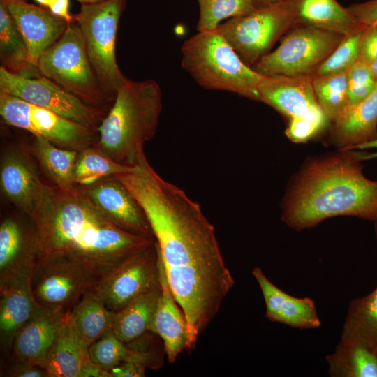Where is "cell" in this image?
<instances>
[{"mask_svg": "<svg viewBox=\"0 0 377 377\" xmlns=\"http://www.w3.org/2000/svg\"><path fill=\"white\" fill-rule=\"evenodd\" d=\"M116 177L150 224L169 287L186 320L187 348H193L234 286L214 228L199 204L156 172L144 150L131 171Z\"/></svg>", "mask_w": 377, "mask_h": 377, "instance_id": "6da1fadb", "label": "cell"}, {"mask_svg": "<svg viewBox=\"0 0 377 377\" xmlns=\"http://www.w3.org/2000/svg\"><path fill=\"white\" fill-rule=\"evenodd\" d=\"M31 219L37 260H67L96 282L127 256L155 242L112 221L78 186L45 184Z\"/></svg>", "mask_w": 377, "mask_h": 377, "instance_id": "7a4b0ae2", "label": "cell"}, {"mask_svg": "<svg viewBox=\"0 0 377 377\" xmlns=\"http://www.w3.org/2000/svg\"><path fill=\"white\" fill-rule=\"evenodd\" d=\"M337 216L373 221L377 217V181L364 175L359 160L352 154L326 156L309 163L283 205V220L296 230Z\"/></svg>", "mask_w": 377, "mask_h": 377, "instance_id": "3957f363", "label": "cell"}, {"mask_svg": "<svg viewBox=\"0 0 377 377\" xmlns=\"http://www.w3.org/2000/svg\"><path fill=\"white\" fill-rule=\"evenodd\" d=\"M161 110V90L155 80L125 77L97 128L94 145L115 161L134 165L145 144L156 134Z\"/></svg>", "mask_w": 377, "mask_h": 377, "instance_id": "277c9868", "label": "cell"}, {"mask_svg": "<svg viewBox=\"0 0 377 377\" xmlns=\"http://www.w3.org/2000/svg\"><path fill=\"white\" fill-rule=\"evenodd\" d=\"M182 66L201 87L260 101L263 75L245 64L217 30L198 31L182 46Z\"/></svg>", "mask_w": 377, "mask_h": 377, "instance_id": "5b68a950", "label": "cell"}, {"mask_svg": "<svg viewBox=\"0 0 377 377\" xmlns=\"http://www.w3.org/2000/svg\"><path fill=\"white\" fill-rule=\"evenodd\" d=\"M37 69L41 76L90 106L108 112L113 104L99 84L75 20L40 56Z\"/></svg>", "mask_w": 377, "mask_h": 377, "instance_id": "8992f818", "label": "cell"}, {"mask_svg": "<svg viewBox=\"0 0 377 377\" xmlns=\"http://www.w3.org/2000/svg\"><path fill=\"white\" fill-rule=\"evenodd\" d=\"M126 3V0H109L82 4L79 12L73 15L99 84L113 102L126 77L116 58L117 33Z\"/></svg>", "mask_w": 377, "mask_h": 377, "instance_id": "52a82bcc", "label": "cell"}, {"mask_svg": "<svg viewBox=\"0 0 377 377\" xmlns=\"http://www.w3.org/2000/svg\"><path fill=\"white\" fill-rule=\"evenodd\" d=\"M279 47L262 57L252 68L263 76L311 75L346 35L295 25Z\"/></svg>", "mask_w": 377, "mask_h": 377, "instance_id": "ba28073f", "label": "cell"}, {"mask_svg": "<svg viewBox=\"0 0 377 377\" xmlns=\"http://www.w3.org/2000/svg\"><path fill=\"white\" fill-rule=\"evenodd\" d=\"M293 26L292 8L287 0H281L247 15L230 18L216 29L243 61L250 65L269 53L279 38Z\"/></svg>", "mask_w": 377, "mask_h": 377, "instance_id": "9c48e42d", "label": "cell"}, {"mask_svg": "<svg viewBox=\"0 0 377 377\" xmlns=\"http://www.w3.org/2000/svg\"><path fill=\"white\" fill-rule=\"evenodd\" d=\"M0 114L8 125L55 145L81 151L94 145L97 129L71 121L20 98L0 92Z\"/></svg>", "mask_w": 377, "mask_h": 377, "instance_id": "30bf717a", "label": "cell"}, {"mask_svg": "<svg viewBox=\"0 0 377 377\" xmlns=\"http://www.w3.org/2000/svg\"><path fill=\"white\" fill-rule=\"evenodd\" d=\"M161 263L155 240L121 260L93 288L106 307L116 313L138 297L161 286Z\"/></svg>", "mask_w": 377, "mask_h": 377, "instance_id": "8fae6325", "label": "cell"}, {"mask_svg": "<svg viewBox=\"0 0 377 377\" xmlns=\"http://www.w3.org/2000/svg\"><path fill=\"white\" fill-rule=\"evenodd\" d=\"M0 92L50 110L71 121L98 128L106 112L90 106L43 76L26 77L0 67Z\"/></svg>", "mask_w": 377, "mask_h": 377, "instance_id": "7c38bea8", "label": "cell"}, {"mask_svg": "<svg viewBox=\"0 0 377 377\" xmlns=\"http://www.w3.org/2000/svg\"><path fill=\"white\" fill-rule=\"evenodd\" d=\"M96 283L82 268L61 259L37 260L31 276L38 305L64 313H68Z\"/></svg>", "mask_w": 377, "mask_h": 377, "instance_id": "4fadbf2b", "label": "cell"}, {"mask_svg": "<svg viewBox=\"0 0 377 377\" xmlns=\"http://www.w3.org/2000/svg\"><path fill=\"white\" fill-rule=\"evenodd\" d=\"M36 260L33 220L27 225L13 216L4 218L0 224V289L31 277Z\"/></svg>", "mask_w": 377, "mask_h": 377, "instance_id": "5bb4252c", "label": "cell"}, {"mask_svg": "<svg viewBox=\"0 0 377 377\" xmlns=\"http://www.w3.org/2000/svg\"><path fill=\"white\" fill-rule=\"evenodd\" d=\"M80 188L112 221L129 232L154 238L142 208L116 176Z\"/></svg>", "mask_w": 377, "mask_h": 377, "instance_id": "9a60e30c", "label": "cell"}, {"mask_svg": "<svg viewBox=\"0 0 377 377\" xmlns=\"http://www.w3.org/2000/svg\"><path fill=\"white\" fill-rule=\"evenodd\" d=\"M1 1L27 43L31 66L37 69L40 56L61 37L70 22L24 1Z\"/></svg>", "mask_w": 377, "mask_h": 377, "instance_id": "2e32d148", "label": "cell"}, {"mask_svg": "<svg viewBox=\"0 0 377 377\" xmlns=\"http://www.w3.org/2000/svg\"><path fill=\"white\" fill-rule=\"evenodd\" d=\"M0 185L3 195L31 218L45 184L40 180L33 163L24 151L13 148L1 156Z\"/></svg>", "mask_w": 377, "mask_h": 377, "instance_id": "e0dca14e", "label": "cell"}, {"mask_svg": "<svg viewBox=\"0 0 377 377\" xmlns=\"http://www.w3.org/2000/svg\"><path fill=\"white\" fill-rule=\"evenodd\" d=\"M68 313L40 306L15 337L8 356L10 362L43 367Z\"/></svg>", "mask_w": 377, "mask_h": 377, "instance_id": "ac0fdd59", "label": "cell"}, {"mask_svg": "<svg viewBox=\"0 0 377 377\" xmlns=\"http://www.w3.org/2000/svg\"><path fill=\"white\" fill-rule=\"evenodd\" d=\"M258 89L263 102L291 119L318 105L311 75L263 76Z\"/></svg>", "mask_w": 377, "mask_h": 377, "instance_id": "d6986e66", "label": "cell"}, {"mask_svg": "<svg viewBox=\"0 0 377 377\" xmlns=\"http://www.w3.org/2000/svg\"><path fill=\"white\" fill-rule=\"evenodd\" d=\"M43 367L49 377H112L91 361L88 347L74 330L69 313Z\"/></svg>", "mask_w": 377, "mask_h": 377, "instance_id": "ffe728a7", "label": "cell"}, {"mask_svg": "<svg viewBox=\"0 0 377 377\" xmlns=\"http://www.w3.org/2000/svg\"><path fill=\"white\" fill-rule=\"evenodd\" d=\"M252 273L261 289L268 319L300 329L320 325L313 300L286 293L272 283L259 267H254Z\"/></svg>", "mask_w": 377, "mask_h": 377, "instance_id": "44dd1931", "label": "cell"}, {"mask_svg": "<svg viewBox=\"0 0 377 377\" xmlns=\"http://www.w3.org/2000/svg\"><path fill=\"white\" fill-rule=\"evenodd\" d=\"M0 338L3 353L9 356L13 339L39 308L31 286V277L19 279L0 289Z\"/></svg>", "mask_w": 377, "mask_h": 377, "instance_id": "7402d4cb", "label": "cell"}, {"mask_svg": "<svg viewBox=\"0 0 377 377\" xmlns=\"http://www.w3.org/2000/svg\"><path fill=\"white\" fill-rule=\"evenodd\" d=\"M161 286V295L154 313L151 332L161 338L168 360L170 363H172L179 353L184 348H187L188 328L184 314L169 287L162 260Z\"/></svg>", "mask_w": 377, "mask_h": 377, "instance_id": "603a6c76", "label": "cell"}, {"mask_svg": "<svg viewBox=\"0 0 377 377\" xmlns=\"http://www.w3.org/2000/svg\"><path fill=\"white\" fill-rule=\"evenodd\" d=\"M332 138L342 149H354L377 138V87L360 103L330 122Z\"/></svg>", "mask_w": 377, "mask_h": 377, "instance_id": "cb8c5ba5", "label": "cell"}, {"mask_svg": "<svg viewBox=\"0 0 377 377\" xmlns=\"http://www.w3.org/2000/svg\"><path fill=\"white\" fill-rule=\"evenodd\" d=\"M294 15L295 25H304L348 35L360 27L347 7L337 0H287Z\"/></svg>", "mask_w": 377, "mask_h": 377, "instance_id": "d4e9b609", "label": "cell"}, {"mask_svg": "<svg viewBox=\"0 0 377 377\" xmlns=\"http://www.w3.org/2000/svg\"><path fill=\"white\" fill-rule=\"evenodd\" d=\"M115 312L109 310L94 288L87 290L69 313L74 330L89 347L112 330Z\"/></svg>", "mask_w": 377, "mask_h": 377, "instance_id": "484cf974", "label": "cell"}, {"mask_svg": "<svg viewBox=\"0 0 377 377\" xmlns=\"http://www.w3.org/2000/svg\"><path fill=\"white\" fill-rule=\"evenodd\" d=\"M161 286L138 297L115 313L112 331L127 343L149 332L161 295Z\"/></svg>", "mask_w": 377, "mask_h": 377, "instance_id": "4316f807", "label": "cell"}, {"mask_svg": "<svg viewBox=\"0 0 377 377\" xmlns=\"http://www.w3.org/2000/svg\"><path fill=\"white\" fill-rule=\"evenodd\" d=\"M0 60L8 71L26 77L40 76L29 62L27 43L16 23L0 0Z\"/></svg>", "mask_w": 377, "mask_h": 377, "instance_id": "83f0119b", "label": "cell"}, {"mask_svg": "<svg viewBox=\"0 0 377 377\" xmlns=\"http://www.w3.org/2000/svg\"><path fill=\"white\" fill-rule=\"evenodd\" d=\"M333 377H377V353L364 343L341 339L326 357Z\"/></svg>", "mask_w": 377, "mask_h": 377, "instance_id": "f1b7e54d", "label": "cell"}, {"mask_svg": "<svg viewBox=\"0 0 377 377\" xmlns=\"http://www.w3.org/2000/svg\"><path fill=\"white\" fill-rule=\"evenodd\" d=\"M80 151L59 147L52 142L35 137L33 152L41 168L53 185L64 189L77 187L74 170Z\"/></svg>", "mask_w": 377, "mask_h": 377, "instance_id": "f546056e", "label": "cell"}, {"mask_svg": "<svg viewBox=\"0 0 377 377\" xmlns=\"http://www.w3.org/2000/svg\"><path fill=\"white\" fill-rule=\"evenodd\" d=\"M341 338L360 341L377 353V288L350 302Z\"/></svg>", "mask_w": 377, "mask_h": 377, "instance_id": "4dcf8cb0", "label": "cell"}, {"mask_svg": "<svg viewBox=\"0 0 377 377\" xmlns=\"http://www.w3.org/2000/svg\"><path fill=\"white\" fill-rule=\"evenodd\" d=\"M133 168L115 161L94 145L79 151L74 182L77 186L86 187L105 178L128 172Z\"/></svg>", "mask_w": 377, "mask_h": 377, "instance_id": "1f68e13d", "label": "cell"}, {"mask_svg": "<svg viewBox=\"0 0 377 377\" xmlns=\"http://www.w3.org/2000/svg\"><path fill=\"white\" fill-rule=\"evenodd\" d=\"M311 77L318 103L330 123L349 105L347 71Z\"/></svg>", "mask_w": 377, "mask_h": 377, "instance_id": "d6a6232c", "label": "cell"}, {"mask_svg": "<svg viewBox=\"0 0 377 377\" xmlns=\"http://www.w3.org/2000/svg\"><path fill=\"white\" fill-rule=\"evenodd\" d=\"M198 31L216 29L226 19L247 15L256 8L254 0H198Z\"/></svg>", "mask_w": 377, "mask_h": 377, "instance_id": "836d02e7", "label": "cell"}, {"mask_svg": "<svg viewBox=\"0 0 377 377\" xmlns=\"http://www.w3.org/2000/svg\"><path fill=\"white\" fill-rule=\"evenodd\" d=\"M365 26L346 35L311 76L346 72L359 59L360 43Z\"/></svg>", "mask_w": 377, "mask_h": 377, "instance_id": "e575fe53", "label": "cell"}, {"mask_svg": "<svg viewBox=\"0 0 377 377\" xmlns=\"http://www.w3.org/2000/svg\"><path fill=\"white\" fill-rule=\"evenodd\" d=\"M88 354L95 365L110 372L131 358L132 349L110 330L88 347Z\"/></svg>", "mask_w": 377, "mask_h": 377, "instance_id": "d590c367", "label": "cell"}, {"mask_svg": "<svg viewBox=\"0 0 377 377\" xmlns=\"http://www.w3.org/2000/svg\"><path fill=\"white\" fill-rule=\"evenodd\" d=\"M330 123L318 105L306 113L289 119L286 135L295 143H304L316 136Z\"/></svg>", "mask_w": 377, "mask_h": 377, "instance_id": "8d00e7d4", "label": "cell"}, {"mask_svg": "<svg viewBox=\"0 0 377 377\" xmlns=\"http://www.w3.org/2000/svg\"><path fill=\"white\" fill-rule=\"evenodd\" d=\"M349 106L356 105L369 96L377 87L369 65L357 61L347 71Z\"/></svg>", "mask_w": 377, "mask_h": 377, "instance_id": "74e56055", "label": "cell"}, {"mask_svg": "<svg viewBox=\"0 0 377 377\" xmlns=\"http://www.w3.org/2000/svg\"><path fill=\"white\" fill-rule=\"evenodd\" d=\"M377 59V24L369 25L363 31L358 61L369 64Z\"/></svg>", "mask_w": 377, "mask_h": 377, "instance_id": "f35d334b", "label": "cell"}, {"mask_svg": "<svg viewBox=\"0 0 377 377\" xmlns=\"http://www.w3.org/2000/svg\"><path fill=\"white\" fill-rule=\"evenodd\" d=\"M347 9L359 24L365 27L377 24V0L353 3Z\"/></svg>", "mask_w": 377, "mask_h": 377, "instance_id": "ab89813d", "label": "cell"}, {"mask_svg": "<svg viewBox=\"0 0 377 377\" xmlns=\"http://www.w3.org/2000/svg\"><path fill=\"white\" fill-rule=\"evenodd\" d=\"M5 374L11 377H49L43 367L21 362H10Z\"/></svg>", "mask_w": 377, "mask_h": 377, "instance_id": "60d3db41", "label": "cell"}, {"mask_svg": "<svg viewBox=\"0 0 377 377\" xmlns=\"http://www.w3.org/2000/svg\"><path fill=\"white\" fill-rule=\"evenodd\" d=\"M148 364L136 360H126L112 369L110 372L112 377H140L144 376Z\"/></svg>", "mask_w": 377, "mask_h": 377, "instance_id": "b9f144b4", "label": "cell"}, {"mask_svg": "<svg viewBox=\"0 0 377 377\" xmlns=\"http://www.w3.org/2000/svg\"><path fill=\"white\" fill-rule=\"evenodd\" d=\"M69 0H52L48 8L54 15L66 20L68 22L74 21L73 16L69 13Z\"/></svg>", "mask_w": 377, "mask_h": 377, "instance_id": "7bdbcfd3", "label": "cell"}, {"mask_svg": "<svg viewBox=\"0 0 377 377\" xmlns=\"http://www.w3.org/2000/svg\"><path fill=\"white\" fill-rule=\"evenodd\" d=\"M281 0H254L256 8H265L272 6Z\"/></svg>", "mask_w": 377, "mask_h": 377, "instance_id": "ee69618b", "label": "cell"}, {"mask_svg": "<svg viewBox=\"0 0 377 377\" xmlns=\"http://www.w3.org/2000/svg\"><path fill=\"white\" fill-rule=\"evenodd\" d=\"M372 148L377 149V138L369 142L357 146L355 149H367Z\"/></svg>", "mask_w": 377, "mask_h": 377, "instance_id": "f6af8a7d", "label": "cell"}, {"mask_svg": "<svg viewBox=\"0 0 377 377\" xmlns=\"http://www.w3.org/2000/svg\"><path fill=\"white\" fill-rule=\"evenodd\" d=\"M369 67L374 79L377 82V59L369 64Z\"/></svg>", "mask_w": 377, "mask_h": 377, "instance_id": "bcb514c9", "label": "cell"}, {"mask_svg": "<svg viewBox=\"0 0 377 377\" xmlns=\"http://www.w3.org/2000/svg\"><path fill=\"white\" fill-rule=\"evenodd\" d=\"M82 4L97 3L109 0H77Z\"/></svg>", "mask_w": 377, "mask_h": 377, "instance_id": "7dc6e473", "label": "cell"}, {"mask_svg": "<svg viewBox=\"0 0 377 377\" xmlns=\"http://www.w3.org/2000/svg\"><path fill=\"white\" fill-rule=\"evenodd\" d=\"M35 1L39 3L40 4L45 6H47V7L50 4V3L52 1V0H35Z\"/></svg>", "mask_w": 377, "mask_h": 377, "instance_id": "c3c4849f", "label": "cell"}, {"mask_svg": "<svg viewBox=\"0 0 377 377\" xmlns=\"http://www.w3.org/2000/svg\"><path fill=\"white\" fill-rule=\"evenodd\" d=\"M374 221H375V231H376V237H377V217L376 218Z\"/></svg>", "mask_w": 377, "mask_h": 377, "instance_id": "681fc988", "label": "cell"}, {"mask_svg": "<svg viewBox=\"0 0 377 377\" xmlns=\"http://www.w3.org/2000/svg\"><path fill=\"white\" fill-rule=\"evenodd\" d=\"M21 1H26V0H21Z\"/></svg>", "mask_w": 377, "mask_h": 377, "instance_id": "f907efd6", "label": "cell"}]
</instances>
